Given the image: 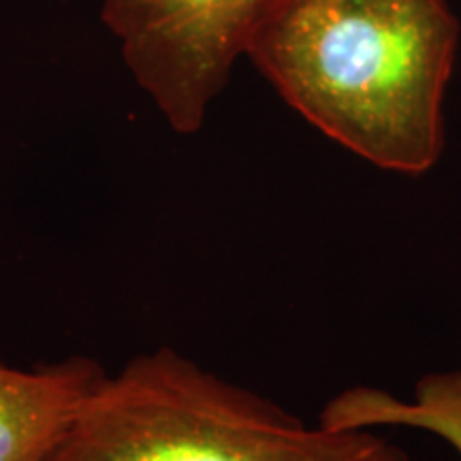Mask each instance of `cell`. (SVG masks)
Returning <instances> with one entry per match:
<instances>
[{
    "instance_id": "cell-1",
    "label": "cell",
    "mask_w": 461,
    "mask_h": 461,
    "mask_svg": "<svg viewBox=\"0 0 461 461\" xmlns=\"http://www.w3.org/2000/svg\"><path fill=\"white\" fill-rule=\"evenodd\" d=\"M459 32L447 0H265L246 58L338 146L423 176L445 152Z\"/></svg>"
},
{
    "instance_id": "cell-5",
    "label": "cell",
    "mask_w": 461,
    "mask_h": 461,
    "mask_svg": "<svg viewBox=\"0 0 461 461\" xmlns=\"http://www.w3.org/2000/svg\"><path fill=\"white\" fill-rule=\"evenodd\" d=\"M319 425L327 429H423L447 440L461 457V370L423 376L414 384L411 402L370 384H355L322 406Z\"/></svg>"
},
{
    "instance_id": "cell-2",
    "label": "cell",
    "mask_w": 461,
    "mask_h": 461,
    "mask_svg": "<svg viewBox=\"0 0 461 461\" xmlns=\"http://www.w3.org/2000/svg\"><path fill=\"white\" fill-rule=\"evenodd\" d=\"M48 461H412L378 429L310 428L171 348L101 378Z\"/></svg>"
},
{
    "instance_id": "cell-4",
    "label": "cell",
    "mask_w": 461,
    "mask_h": 461,
    "mask_svg": "<svg viewBox=\"0 0 461 461\" xmlns=\"http://www.w3.org/2000/svg\"><path fill=\"white\" fill-rule=\"evenodd\" d=\"M105 374L88 357L34 370L0 366V461H48Z\"/></svg>"
},
{
    "instance_id": "cell-3",
    "label": "cell",
    "mask_w": 461,
    "mask_h": 461,
    "mask_svg": "<svg viewBox=\"0 0 461 461\" xmlns=\"http://www.w3.org/2000/svg\"><path fill=\"white\" fill-rule=\"evenodd\" d=\"M265 0H101L137 86L177 135L203 129L207 112L246 56Z\"/></svg>"
}]
</instances>
